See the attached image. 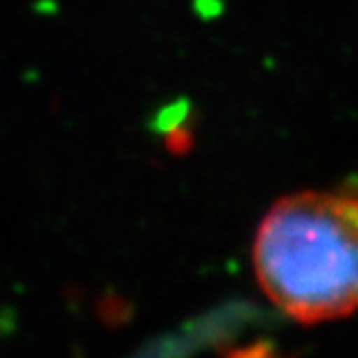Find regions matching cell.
<instances>
[{
  "mask_svg": "<svg viewBox=\"0 0 358 358\" xmlns=\"http://www.w3.org/2000/svg\"><path fill=\"white\" fill-rule=\"evenodd\" d=\"M270 303L298 324L358 312V191H300L263 217L252 249Z\"/></svg>",
  "mask_w": 358,
  "mask_h": 358,
  "instance_id": "1",
  "label": "cell"
}]
</instances>
